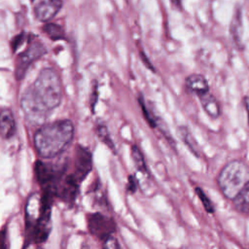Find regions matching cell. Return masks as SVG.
I'll return each instance as SVG.
<instances>
[{"label": "cell", "instance_id": "cell-5", "mask_svg": "<svg viewBox=\"0 0 249 249\" xmlns=\"http://www.w3.org/2000/svg\"><path fill=\"white\" fill-rule=\"evenodd\" d=\"M47 53L46 47L40 41H33L29 43L28 47L17 57L15 76L17 80H21L29 68V66L41 58Z\"/></svg>", "mask_w": 249, "mask_h": 249}, {"label": "cell", "instance_id": "cell-13", "mask_svg": "<svg viewBox=\"0 0 249 249\" xmlns=\"http://www.w3.org/2000/svg\"><path fill=\"white\" fill-rule=\"evenodd\" d=\"M16 132V121L13 113L9 109H4L1 112V134L4 138L9 139Z\"/></svg>", "mask_w": 249, "mask_h": 249}, {"label": "cell", "instance_id": "cell-2", "mask_svg": "<svg viewBox=\"0 0 249 249\" xmlns=\"http://www.w3.org/2000/svg\"><path fill=\"white\" fill-rule=\"evenodd\" d=\"M74 125L70 120H59L42 125L34 134L37 153L47 159L60 155L72 142Z\"/></svg>", "mask_w": 249, "mask_h": 249}, {"label": "cell", "instance_id": "cell-10", "mask_svg": "<svg viewBox=\"0 0 249 249\" xmlns=\"http://www.w3.org/2000/svg\"><path fill=\"white\" fill-rule=\"evenodd\" d=\"M62 6V0H40L34 6V15L38 20L47 22L57 15Z\"/></svg>", "mask_w": 249, "mask_h": 249}, {"label": "cell", "instance_id": "cell-24", "mask_svg": "<svg viewBox=\"0 0 249 249\" xmlns=\"http://www.w3.org/2000/svg\"><path fill=\"white\" fill-rule=\"evenodd\" d=\"M23 40H24V33H20V34L17 35V36L13 39V41H12L13 50H14V51H17V50L19 48V46L22 44Z\"/></svg>", "mask_w": 249, "mask_h": 249}, {"label": "cell", "instance_id": "cell-29", "mask_svg": "<svg viewBox=\"0 0 249 249\" xmlns=\"http://www.w3.org/2000/svg\"><path fill=\"white\" fill-rule=\"evenodd\" d=\"M81 249H89V246H88L87 244H83V246H82Z\"/></svg>", "mask_w": 249, "mask_h": 249}, {"label": "cell", "instance_id": "cell-26", "mask_svg": "<svg viewBox=\"0 0 249 249\" xmlns=\"http://www.w3.org/2000/svg\"><path fill=\"white\" fill-rule=\"evenodd\" d=\"M243 102H244V107L245 110L247 112V117H248V124H249V96H244L243 98Z\"/></svg>", "mask_w": 249, "mask_h": 249}, {"label": "cell", "instance_id": "cell-1", "mask_svg": "<svg viewBox=\"0 0 249 249\" xmlns=\"http://www.w3.org/2000/svg\"><path fill=\"white\" fill-rule=\"evenodd\" d=\"M62 99V83L53 68H44L21 97V109L27 121L43 124Z\"/></svg>", "mask_w": 249, "mask_h": 249}, {"label": "cell", "instance_id": "cell-6", "mask_svg": "<svg viewBox=\"0 0 249 249\" xmlns=\"http://www.w3.org/2000/svg\"><path fill=\"white\" fill-rule=\"evenodd\" d=\"M88 229L91 235L104 241L116 231V223L113 218L101 212L89 213L87 217Z\"/></svg>", "mask_w": 249, "mask_h": 249}, {"label": "cell", "instance_id": "cell-30", "mask_svg": "<svg viewBox=\"0 0 249 249\" xmlns=\"http://www.w3.org/2000/svg\"><path fill=\"white\" fill-rule=\"evenodd\" d=\"M37 249H43V248H42V247H38Z\"/></svg>", "mask_w": 249, "mask_h": 249}, {"label": "cell", "instance_id": "cell-3", "mask_svg": "<svg viewBox=\"0 0 249 249\" xmlns=\"http://www.w3.org/2000/svg\"><path fill=\"white\" fill-rule=\"evenodd\" d=\"M217 182L223 195L233 200L249 183V167L241 160H231L222 168Z\"/></svg>", "mask_w": 249, "mask_h": 249}, {"label": "cell", "instance_id": "cell-31", "mask_svg": "<svg viewBox=\"0 0 249 249\" xmlns=\"http://www.w3.org/2000/svg\"><path fill=\"white\" fill-rule=\"evenodd\" d=\"M31 1H34V0H31Z\"/></svg>", "mask_w": 249, "mask_h": 249}, {"label": "cell", "instance_id": "cell-7", "mask_svg": "<svg viewBox=\"0 0 249 249\" xmlns=\"http://www.w3.org/2000/svg\"><path fill=\"white\" fill-rule=\"evenodd\" d=\"M92 168V156L89 149L78 146L75 155L74 172L72 173L75 178L81 183L89 175Z\"/></svg>", "mask_w": 249, "mask_h": 249}, {"label": "cell", "instance_id": "cell-4", "mask_svg": "<svg viewBox=\"0 0 249 249\" xmlns=\"http://www.w3.org/2000/svg\"><path fill=\"white\" fill-rule=\"evenodd\" d=\"M65 169V165L56 166L52 163H46L42 160H37L34 165L35 176L38 183L41 185L43 190H53L55 193V196L57 186L63 179Z\"/></svg>", "mask_w": 249, "mask_h": 249}, {"label": "cell", "instance_id": "cell-21", "mask_svg": "<svg viewBox=\"0 0 249 249\" xmlns=\"http://www.w3.org/2000/svg\"><path fill=\"white\" fill-rule=\"evenodd\" d=\"M195 191H196V193L198 198L200 199V201H201V203H202L204 209H205L208 213H213V212L215 211L214 205L212 204V202H211V200L209 199V197H208V196L205 195V193L202 191V189H200L199 187H196V188L195 189Z\"/></svg>", "mask_w": 249, "mask_h": 249}, {"label": "cell", "instance_id": "cell-12", "mask_svg": "<svg viewBox=\"0 0 249 249\" xmlns=\"http://www.w3.org/2000/svg\"><path fill=\"white\" fill-rule=\"evenodd\" d=\"M230 32L232 40L240 49L242 48V35H243V24H242V15L241 10L237 8L233 14L232 19L231 21Z\"/></svg>", "mask_w": 249, "mask_h": 249}, {"label": "cell", "instance_id": "cell-27", "mask_svg": "<svg viewBox=\"0 0 249 249\" xmlns=\"http://www.w3.org/2000/svg\"><path fill=\"white\" fill-rule=\"evenodd\" d=\"M171 4L176 8V9H181L182 7V2L181 0H170Z\"/></svg>", "mask_w": 249, "mask_h": 249}, {"label": "cell", "instance_id": "cell-16", "mask_svg": "<svg viewBox=\"0 0 249 249\" xmlns=\"http://www.w3.org/2000/svg\"><path fill=\"white\" fill-rule=\"evenodd\" d=\"M43 30L47 34V36L53 41L65 39L64 29L62 28V26H60L58 24H55V23H53V22L46 23L43 26Z\"/></svg>", "mask_w": 249, "mask_h": 249}, {"label": "cell", "instance_id": "cell-20", "mask_svg": "<svg viewBox=\"0 0 249 249\" xmlns=\"http://www.w3.org/2000/svg\"><path fill=\"white\" fill-rule=\"evenodd\" d=\"M97 135L100 141H102L105 145H107L111 150L115 151V146L114 143L110 137L109 131L107 129V127L104 124H99L97 126Z\"/></svg>", "mask_w": 249, "mask_h": 249}, {"label": "cell", "instance_id": "cell-9", "mask_svg": "<svg viewBox=\"0 0 249 249\" xmlns=\"http://www.w3.org/2000/svg\"><path fill=\"white\" fill-rule=\"evenodd\" d=\"M79 184L80 182L73 174L63 177L57 186L56 196L71 206L76 200L79 192Z\"/></svg>", "mask_w": 249, "mask_h": 249}, {"label": "cell", "instance_id": "cell-8", "mask_svg": "<svg viewBox=\"0 0 249 249\" xmlns=\"http://www.w3.org/2000/svg\"><path fill=\"white\" fill-rule=\"evenodd\" d=\"M42 212V197L37 193L29 196L25 203V229L28 236L37 224Z\"/></svg>", "mask_w": 249, "mask_h": 249}, {"label": "cell", "instance_id": "cell-11", "mask_svg": "<svg viewBox=\"0 0 249 249\" xmlns=\"http://www.w3.org/2000/svg\"><path fill=\"white\" fill-rule=\"evenodd\" d=\"M186 86L189 90L198 96L208 92L209 86L206 79L200 74H192L186 78Z\"/></svg>", "mask_w": 249, "mask_h": 249}, {"label": "cell", "instance_id": "cell-15", "mask_svg": "<svg viewBox=\"0 0 249 249\" xmlns=\"http://www.w3.org/2000/svg\"><path fill=\"white\" fill-rule=\"evenodd\" d=\"M233 205L238 211L249 214V183L233 199Z\"/></svg>", "mask_w": 249, "mask_h": 249}, {"label": "cell", "instance_id": "cell-23", "mask_svg": "<svg viewBox=\"0 0 249 249\" xmlns=\"http://www.w3.org/2000/svg\"><path fill=\"white\" fill-rule=\"evenodd\" d=\"M126 189H127L128 192H130V193H132V194L136 192V190H137V181H136L135 176L130 175V176L128 177V182H127Z\"/></svg>", "mask_w": 249, "mask_h": 249}, {"label": "cell", "instance_id": "cell-28", "mask_svg": "<svg viewBox=\"0 0 249 249\" xmlns=\"http://www.w3.org/2000/svg\"><path fill=\"white\" fill-rule=\"evenodd\" d=\"M2 249H7L6 248V233L3 231V237H2Z\"/></svg>", "mask_w": 249, "mask_h": 249}, {"label": "cell", "instance_id": "cell-19", "mask_svg": "<svg viewBox=\"0 0 249 249\" xmlns=\"http://www.w3.org/2000/svg\"><path fill=\"white\" fill-rule=\"evenodd\" d=\"M138 100H139L140 107H141V109H142L143 115H144V117H145V119H146L147 123L150 124V126H152V127H157L159 119H158L157 117H155V116L151 113V111L148 109V107L145 105V102H144V100H143L142 95H140V96H139Z\"/></svg>", "mask_w": 249, "mask_h": 249}, {"label": "cell", "instance_id": "cell-14", "mask_svg": "<svg viewBox=\"0 0 249 249\" xmlns=\"http://www.w3.org/2000/svg\"><path fill=\"white\" fill-rule=\"evenodd\" d=\"M198 97H199V100H200L203 110L207 113V115L209 117L216 119L220 116V114H221L220 105L214 95H212L209 92H206Z\"/></svg>", "mask_w": 249, "mask_h": 249}, {"label": "cell", "instance_id": "cell-18", "mask_svg": "<svg viewBox=\"0 0 249 249\" xmlns=\"http://www.w3.org/2000/svg\"><path fill=\"white\" fill-rule=\"evenodd\" d=\"M131 158L133 160V162H134L136 168L140 172L147 174L148 169H147V166H146V163L144 160V157H143L140 149L136 145L131 146Z\"/></svg>", "mask_w": 249, "mask_h": 249}, {"label": "cell", "instance_id": "cell-22", "mask_svg": "<svg viewBox=\"0 0 249 249\" xmlns=\"http://www.w3.org/2000/svg\"><path fill=\"white\" fill-rule=\"evenodd\" d=\"M102 249H122L118 239L115 236H109L102 241Z\"/></svg>", "mask_w": 249, "mask_h": 249}, {"label": "cell", "instance_id": "cell-25", "mask_svg": "<svg viewBox=\"0 0 249 249\" xmlns=\"http://www.w3.org/2000/svg\"><path fill=\"white\" fill-rule=\"evenodd\" d=\"M97 84L94 81V89H92V94H91V98H90V105L91 107L94 109L96 100H97Z\"/></svg>", "mask_w": 249, "mask_h": 249}, {"label": "cell", "instance_id": "cell-17", "mask_svg": "<svg viewBox=\"0 0 249 249\" xmlns=\"http://www.w3.org/2000/svg\"><path fill=\"white\" fill-rule=\"evenodd\" d=\"M178 133L183 140V142L188 146V148L196 156H198V147L196 142V139L193 137L192 133L189 131V129L186 126H180L178 127Z\"/></svg>", "mask_w": 249, "mask_h": 249}]
</instances>
